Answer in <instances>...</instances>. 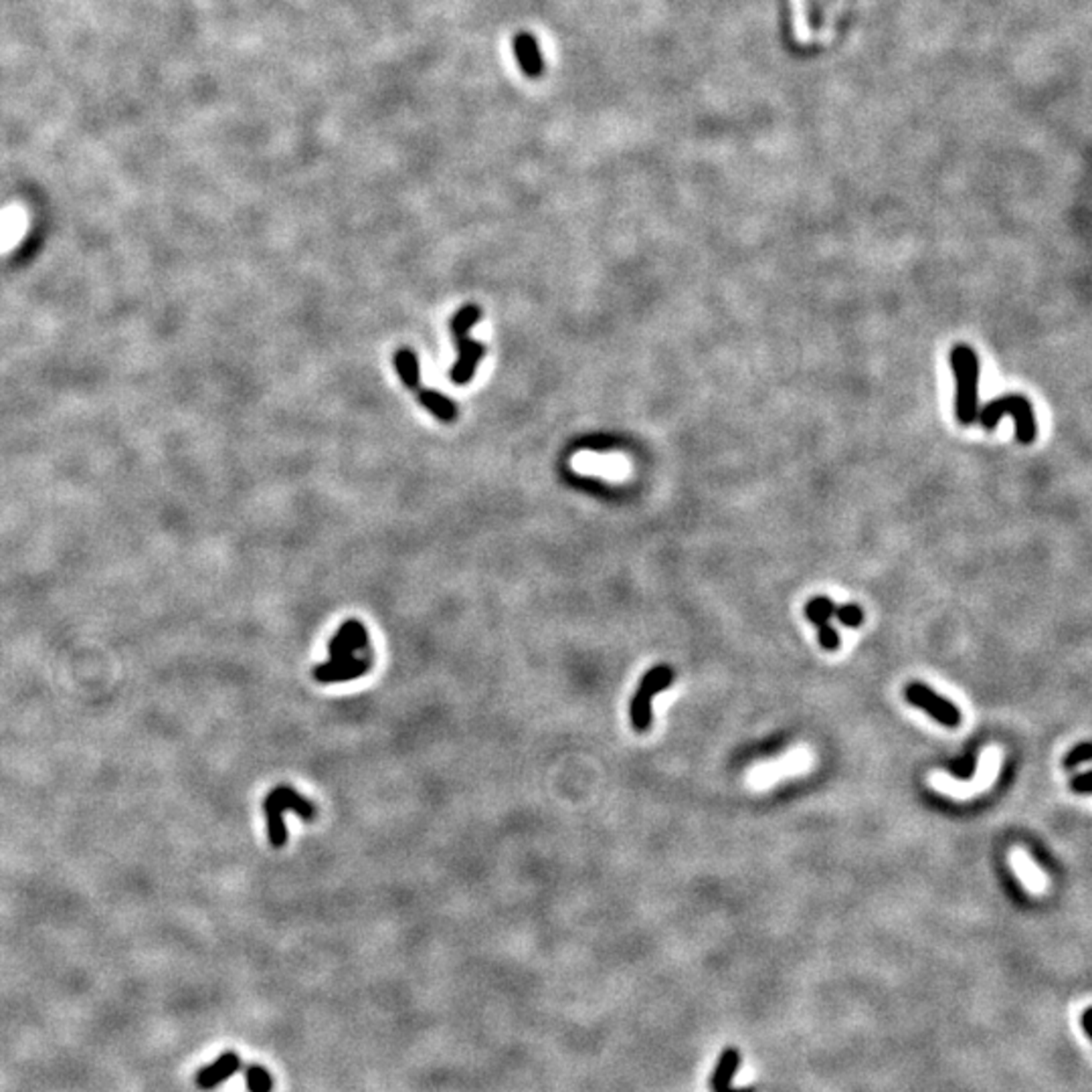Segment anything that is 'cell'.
<instances>
[{
    "label": "cell",
    "mask_w": 1092,
    "mask_h": 1092,
    "mask_svg": "<svg viewBox=\"0 0 1092 1092\" xmlns=\"http://www.w3.org/2000/svg\"><path fill=\"white\" fill-rule=\"evenodd\" d=\"M1009 413L1015 419V436L1017 441L1023 445H1030L1036 439V419H1034V411L1032 405H1030L1028 399H1023L1020 395H1012V397H1003L997 399V401H989L983 409L978 413V419L983 429H995L1000 419Z\"/></svg>",
    "instance_id": "obj_3"
},
{
    "label": "cell",
    "mask_w": 1092,
    "mask_h": 1092,
    "mask_svg": "<svg viewBox=\"0 0 1092 1092\" xmlns=\"http://www.w3.org/2000/svg\"><path fill=\"white\" fill-rule=\"evenodd\" d=\"M674 684V670L670 666H656L641 678L640 686L632 698L629 707V718L637 732H646L652 724V700L662 690L670 688Z\"/></svg>",
    "instance_id": "obj_4"
},
{
    "label": "cell",
    "mask_w": 1092,
    "mask_h": 1092,
    "mask_svg": "<svg viewBox=\"0 0 1092 1092\" xmlns=\"http://www.w3.org/2000/svg\"><path fill=\"white\" fill-rule=\"evenodd\" d=\"M997 766H1000V752H997L995 749H987L986 752H983L981 769L971 783H957L942 775H934L933 787L939 791L949 793V795L969 797V795H973V793H979L981 789H986V787L993 781Z\"/></svg>",
    "instance_id": "obj_6"
},
{
    "label": "cell",
    "mask_w": 1092,
    "mask_h": 1092,
    "mask_svg": "<svg viewBox=\"0 0 1092 1092\" xmlns=\"http://www.w3.org/2000/svg\"><path fill=\"white\" fill-rule=\"evenodd\" d=\"M738 1066V1050H727V1054L721 1062H718V1068L715 1073V1078H712V1087H715V1092H730V1078L735 1074V1070ZM732 1092H755V1088H747V1090H732Z\"/></svg>",
    "instance_id": "obj_18"
},
{
    "label": "cell",
    "mask_w": 1092,
    "mask_h": 1092,
    "mask_svg": "<svg viewBox=\"0 0 1092 1092\" xmlns=\"http://www.w3.org/2000/svg\"><path fill=\"white\" fill-rule=\"evenodd\" d=\"M1090 755H1092L1090 743H1081V744H1076V747L1068 752L1066 761H1064V766H1066V769H1074V766H1078V765H1082V763L1090 761Z\"/></svg>",
    "instance_id": "obj_21"
},
{
    "label": "cell",
    "mask_w": 1092,
    "mask_h": 1092,
    "mask_svg": "<svg viewBox=\"0 0 1092 1092\" xmlns=\"http://www.w3.org/2000/svg\"><path fill=\"white\" fill-rule=\"evenodd\" d=\"M833 617H838V619L847 627H860L864 621L862 609H860L858 605H854V603H850V605H836V609H833Z\"/></svg>",
    "instance_id": "obj_20"
},
{
    "label": "cell",
    "mask_w": 1092,
    "mask_h": 1092,
    "mask_svg": "<svg viewBox=\"0 0 1092 1092\" xmlns=\"http://www.w3.org/2000/svg\"><path fill=\"white\" fill-rule=\"evenodd\" d=\"M906 700L912 704V707H919L927 712L928 716H933L934 721L945 724L949 729H957L961 724V712L959 708L955 707L953 702L945 700L941 698L937 692L931 690L925 684L920 682H912L906 686L905 692Z\"/></svg>",
    "instance_id": "obj_5"
},
{
    "label": "cell",
    "mask_w": 1092,
    "mask_h": 1092,
    "mask_svg": "<svg viewBox=\"0 0 1092 1092\" xmlns=\"http://www.w3.org/2000/svg\"><path fill=\"white\" fill-rule=\"evenodd\" d=\"M512 49H514V57H517L520 70L526 77L539 79L545 76V71H546L545 57H542L539 40L534 39L531 33H524V31L518 33V35L512 39Z\"/></svg>",
    "instance_id": "obj_10"
},
{
    "label": "cell",
    "mask_w": 1092,
    "mask_h": 1092,
    "mask_svg": "<svg viewBox=\"0 0 1092 1092\" xmlns=\"http://www.w3.org/2000/svg\"><path fill=\"white\" fill-rule=\"evenodd\" d=\"M807 765H810V757L805 752H795V755L781 759L777 765H765L755 773H751V783L755 787H766L785 775H793V773L807 769Z\"/></svg>",
    "instance_id": "obj_12"
},
{
    "label": "cell",
    "mask_w": 1092,
    "mask_h": 1092,
    "mask_svg": "<svg viewBox=\"0 0 1092 1092\" xmlns=\"http://www.w3.org/2000/svg\"><path fill=\"white\" fill-rule=\"evenodd\" d=\"M951 364L957 378V419L961 425H971L978 421L979 401H978V385H979V358L973 348L961 344L955 346L951 352Z\"/></svg>",
    "instance_id": "obj_2"
},
{
    "label": "cell",
    "mask_w": 1092,
    "mask_h": 1092,
    "mask_svg": "<svg viewBox=\"0 0 1092 1092\" xmlns=\"http://www.w3.org/2000/svg\"><path fill=\"white\" fill-rule=\"evenodd\" d=\"M1070 787H1073L1074 793H1081V795H1088L1090 793V771H1084L1081 775L1073 777L1070 781Z\"/></svg>",
    "instance_id": "obj_22"
},
{
    "label": "cell",
    "mask_w": 1092,
    "mask_h": 1092,
    "mask_svg": "<svg viewBox=\"0 0 1092 1092\" xmlns=\"http://www.w3.org/2000/svg\"><path fill=\"white\" fill-rule=\"evenodd\" d=\"M481 318V310L473 304H467V306L461 308L451 320V334L456 338V346H458V363L453 364L451 369V381L456 385H467L476 375L478 364L481 363V358L486 355V346L472 341L470 338V330L473 324H478V320Z\"/></svg>",
    "instance_id": "obj_1"
},
{
    "label": "cell",
    "mask_w": 1092,
    "mask_h": 1092,
    "mask_svg": "<svg viewBox=\"0 0 1092 1092\" xmlns=\"http://www.w3.org/2000/svg\"><path fill=\"white\" fill-rule=\"evenodd\" d=\"M239 1070H241L239 1054L225 1052L196 1074V1087H199L201 1090H213L219 1087V1084L229 1081L231 1076L239 1073Z\"/></svg>",
    "instance_id": "obj_11"
},
{
    "label": "cell",
    "mask_w": 1092,
    "mask_h": 1092,
    "mask_svg": "<svg viewBox=\"0 0 1092 1092\" xmlns=\"http://www.w3.org/2000/svg\"><path fill=\"white\" fill-rule=\"evenodd\" d=\"M269 795L274 797L277 803H280V807H282L283 811H294L302 819H306V822H310V819L316 817V807L311 805L306 797H302L300 793H297L296 789H291V787H288V785L275 787V789L271 791Z\"/></svg>",
    "instance_id": "obj_14"
},
{
    "label": "cell",
    "mask_w": 1092,
    "mask_h": 1092,
    "mask_svg": "<svg viewBox=\"0 0 1092 1092\" xmlns=\"http://www.w3.org/2000/svg\"><path fill=\"white\" fill-rule=\"evenodd\" d=\"M372 660L370 654H366L364 657H350V660H328L320 663L311 670V676H314L316 682L320 684H338V682H350L356 680V678L364 676L366 671L370 670Z\"/></svg>",
    "instance_id": "obj_8"
},
{
    "label": "cell",
    "mask_w": 1092,
    "mask_h": 1092,
    "mask_svg": "<svg viewBox=\"0 0 1092 1092\" xmlns=\"http://www.w3.org/2000/svg\"><path fill=\"white\" fill-rule=\"evenodd\" d=\"M833 609H836V603L825 595L813 597V599L805 605L807 619L817 627L819 643H822V648L825 649V652H836V649L839 648V635L830 623V619L833 617Z\"/></svg>",
    "instance_id": "obj_9"
},
{
    "label": "cell",
    "mask_w": 1092,
    "mask_h": 1092,
    "mask_svg": "<svg viewBox=\"0 0 1092 1092\" xmlns=\"http://www.w3.org/2000/svg\"><path fill=\"white\" fill-rule=\"evenodd\" d=\"M263 813H266V819H268L269 842L271 846L280 850V847L288 844V827H286V822H283L286 811L282 810L280 803H277L274 797L268 795L266 799H263Z\"/></svg>",
    "instance_id": "obj_15"
},
{
    "label": "cell",
    "mask_w": 1092,
    "mask_h": 1092,
    "mask_svg": "<svg viewBox=\"0 0 1092 1092\" xmlns=\"http://www.w3.org/2000/svg\"><path fill=\"white\" fill-rule=\"evenodd\" d=\"M358 652H369V632L361 621L350 619L338 629L328 643L330 660H350Z\"/></svg>",
    "instance_id": "obj_7"
},
{
    "label": "cell",
    "mask_w": 1092,
    "mask_h": 1092,
    "mask_svg": "<svg viewBox=\"0 0 1092 1092\" xmlns=\"http://www.w3.org/2000/svg\"><path fill=\"white\" fill-rule=\"evenodd\" d=\"M395 363L397 375L401 378V383L409 389L411 392H415L419 386H421V370H419V361L417 355L409 348H401L395 352Z\"/></svg>",
    "instance_id": "obj_16"
},
{
    "label": "cell",
    "mask_w": 1092,
    "mask_h": 1092,
    "mask_svg": "<svg viewBox=\"0 0 1092 1092\" xmlns=\"http://www.w3.org/2000/svg\"><path fill=\"white\" fill-rule=\"evenodd\" d=\"M246 1081L249 1092H271L274 1090V1076L261 1064H251L246 1068Z\"/></svg>",
    "instance_id": "obj_19"
},
{
    "label": "cell",
    "mask_w": 1092,
    "mask_h": 1092,
    "mask_svg": "<svg viewBox=\"0 0 1092 1092\" xmlns=\"http://www.w3.org/2000/svg\"><path fill=\"white\" fill-rule=\"evenodd\" d=\"M1012 864H1014V868H1015L1017 876H1020V880H1022L1023 884H1026V886H1028L1030 890H1032V892H1042L1044 888L1048 886V882H1046V878H1044V874H1042L1040 870H1037V868H1036L1032 862H1030V858H1028L1026 854H1023V852L1015 850V852L1012 854Z\"/></svg>",
    "instance_id": "obj_17"
},
{
    "label": "cell",
    "mask_w": 1092,
    "mask_h": 1092,
    "mask_svg": "<svg viewBox=\"0 0 1092 1092\" xmlns=\"http://www.w3.org/2000/svg\"><path fill=\"white\" fill-rule=\"evenodd\" d=\"M415 395L419 399V403H421L425 409L431 413V415H436L439 421L451 423L458 419V407L450 397L441 395V392L433 391V389H427V386H419V389L415 391Z\"/></svg>",
    "instance_id": "obj_13"
}]
</instances>
